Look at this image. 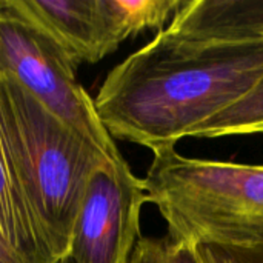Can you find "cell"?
I'll use <instances>...</instances> for the list:
<instances>
[{"label": "cell", "mask_w": 263, "mask_h": 263, "mask_svg": "<svg viewBox=\"0 0 263 263\" xmlns=\"http://www.w3.org/2000/svg\"><path fill=\"white\" fill-rule=\"evenodd\" d=\"M263 80V40L210 43L166 28L114 66L94 108L112 140L176 148Z\"/></svg>", "instance_id": "6da1fadb"}, {"label": "cell", "mask_w": 263, "mask_h": 263, "mask_svg": "<svg viewBox=\"0 0 263 263\" xmlns=\"http://www.w3.org/2000/svg\"><path fill=\"white\" fill-rule=\"evenodd\" d=\"M168 237L199 247L263 250V165L153 153L143 179Z\"/></svg>", "instance_id": "7a4b0ae2"}, {"label": "cell", "mask_w": 263, "mask_h": 263, "mask_svg": "<svg viewBox=\"0 0 263 263\" xmlns=\"http://www.w3.org/2000/svg\"><path fill=\"white\" fill-rule=\"evenodd\" d=\"M0 125L28 203L63 262L86 183L111 160L2 69Z\"/></svg>", "instance_id": "3957f363"}, {"label": "cell", "mask_w": 263, "mask_h": 263, "mask_svg": "<svg viewBox=\"0 0 263 263\" xmlns=\"http://www.w3.org/2000/svg\"><path fill=\"white\" fill-rule=\"evenodd\" d=\"M0 69L111 162L125 157L100 123L94 100L77 80V63L39 25L0 0Z\"/></svg>", "instance_id": "277c9868"}, {"label": "cell", "mask_w": 263, "mask_h": 263, "mask_svg": "<svg viewBox=\"0 0 263 263\" xmlns=\"http://www.w3.org/2000/svg\"><path fill=\"white\" fill-rule=\"evenodd\" d=\"M148 203L143 179L123 159L106 162L89 177L74 222L69 263H128L139 242Z\"/></svg>", "instance_id": "5b68a950"}, {"label": "cell", "mask_w": 263, "mask_h": 263, "mask_svg": "<svg viewBox=\"0 0 263 263\" xmlns=\"http://www.w3.org/2000/svg\"><path fill=\"white\" fill-rule=\"evenodd\" d=\"M80 63H96L114 52L99 0H11Z\"/></svg>", "instance_id": "8992f818"}, {"label": "cell", "mask_w": 263, "mask_h": 263, "mask_svg": "<svg viewBox=\"0 0 263 263\" xmlns=\"http://www.w3.org/2000/svg\"><path fill=\"white\" fill-rule=\"evenodd\" d=\"M0 228L23 263H59L31 210L0 125Z\"/></svg>", "instance_id": "52a82bcc"}, {"label": "cell", "mask_w": 263, "mask_h": 263, "mask_svg": "<svg viewBox=\"0 0 263 263\" xmlns=\"http://www.w3.org/2000/svg\"><path fill=\"white\" fill-rule=\"evenodd\" d=\"M183 3L185 0H99L109 42L116 49L143 31H163Z\"/></svg>", "instance_id": "ba28073f"}, {"label": "cell", "mask_w": 263, "mask_h": 263, "mask_svg": "<svg viewBox=\"0 0 263 263\" xmlns=\"http://www.w3.org/2000/svg\"><path fill=\"white\" fill-rule=\"evenodd\" d=\"M263 134V80L242 100L208 120L191 137L217 139Z\"/></svg>", "instance_id": "9c48e42d"}, {"label": "cell", "mask_w": 263, "mask_h": 263, "mask_svg": "<svg viewBox=\"0 0 263 263\" xmlns=\"http://www.w3.org/2000/svg\"><path fill=\"white\" fill-rule=\"evenodd\" d=\"M128 263H199L193 250L173 242L168 236L162 239L140 237Z\"/></svg>", "instance_id": "30bf717a"}, {"label": "cell", "mask_w": 263, "mask_h": 263, "mask_svg": "<svg viewBox=\"0 0 263 263\" xmlns=\"http://www.w3.org/2000/svg\"><path fill=\"white\" fill-rule=\"evenodd\" d=\"M193 253L199 263H263V250L199 247Z\"/></svg>", "instance_id": "8fae6325"}, {"label": "cell", "mask_w": 263, "mask_h": 263, "mask_svg": "<svg viewBox=\"0 0 263 263\" xmlns=\"http://www.w3.org/2000/svg\"><path fill=\"white\" fill-rule=\"evenodd\" d=\"M0 263H23L22 259L17 256V253L12 250L6 237L3 236V231L0 228Z\"/></svg>", "instance_id": "7c38bea8"}, {"label": "cell", "mask_w": 263, "mask_h": 263, "mask_svg": "<svg viewBox=\"0 0 263 263\" xmlns=\"http://www.w3.org/2000/svg\"><path fill=\"white\" fill-rule=\"evenodd\" d=\"M259 37L263 40V26H262V29H260V32H259Z\"/></svg>", "instance_id": "4fadbf2b"}, {"label": "cell", "mask_w": 263, "mask_h": 263, "mask_svg": "<svg viewBox=\"0 0 263 263\" xmlns=\"http://www.w3.org/2000/svg\"><path fill=\"white\" fill-rule=\"evenodd\" d=\"M60 263H69L68 260H63V262H60Z\"/></svg>", "instance_id": "5bb4252c"}]
</instances>
